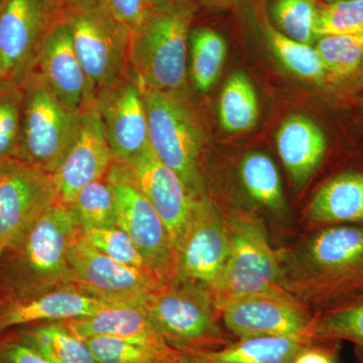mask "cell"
<instances>
[{
  "label": "cell",
  "instance_id": "6da1fadb",
  "mask_svg": "<svg viewBox=\"0 0 363 363\" xmlns=\"http://www.w3.org/2000/svg\"><path fill=\"white\" fill-rule=\"evenodd\" d=\"M286 289L321 312L363 298V226L325 227L284 267ZM302 304V303H301Z\"/></svg>",
  "mask_w": 363,
  "mask_h": 363
},
{
  "label": "cell",
  "instance_id": "1f68e13d",
  "mask_svg": "<svg viewBox=\"0 0 363 363\" xmlns=\"http://www.w3.org/2000/svg\"><path fill=\"white\" fill-rule=\"evenodd\" d=\"M315 49L327 72L336 76H348L362 64L363 33L318 38Z\"/></svg>",
  "mask_w": 363,
  "mask_h": 363
},
{
  "label": "cell",
  "instance_id": "7c38bea8",
  "mask_svg": "<svg viewBox=\"0 0 363 363\" xmlns=\"http://www.w3.org/2000/svg\"><path fill=\"white\" fill-rule=\"evenodd\" d=\"M54 201L51 175L18 159L0 162V247H18Z\"/></svg>",
  "mask_w": 363,
  "mask_h": 363
},
{
  "label": "cell",
  "instance_id": "f35d334b",
  "mask_svg": "<svg viewBox=\"0 0 363 363\" xmlns=\"http://www.w3.org/2000/svg\"><path fill=\"white\" fill-rule=\"evenodd\" d=\"M199 7L212 9V11H224V9H236L243 0H194Z\"/></svg>",
  "mask_w": 363,
  "mask_h": 363
},
{
  "label": "cell",
  "instance_id": "4dcf8cb0",
  "mask_svg": "<svg viewBox=\"0 0 363 363\" xmlns=\"http://www.w3.org/2000/svg\"><path fill=\"white\" fill-rule=\"evenodd\" d=\"M72 209L81 229L116 226V198L106 176L83 188Z\"/></svg>",
  "mask_w": 363,
  "mask_h": 363
},
{
  "label": "cell",
  "instance_id": "9c48e42d",
  "mask_svg": "<svg viewBox=\"0 0 363 363\" xmlns=\"http://www.w3.org/2000/svg\"><path fill=\"white\" fill-rule=\"evenodd\" d=\"M106 179L116 198V226L130 236L150 274L162 284L168 283L173 278L175 253L161 217L125 164L112 162Z\"/></svg>",
  "mask_w": 363,
  "mask_h": 363
},
{
  "label": "cell",
  "instance_id": "ac0fdd59",
  "mask_svg": "<svg viewBox=\"0 0 363 363\" xmlns=\"http://www.w3.org/2000/svg\"><path fill=\"white\" fill-rule=\"evenodd\" d=\"M72 283L112 298H145L164 284L147 272L121 264L88 242L80 233L68 255Z\"/></svg>",
  "mask_w": 363,
  "mask_h": 363
},
{
  "label": "cell",
  "instance_id": "ee69618b",
  "mask_svg": "<svg viewBox=\"0 0 363 363\" xmlns=\"http://www.w3.org/2000/svg\"><path fill=\"white\" fill-rule=\"evenodd\" d=\"M4 248L0 247V257H1L2 252H4ZM4 302H2L1 298H0V312H1L2 308H4Z\"/></svg>",
  "mask_w": 363,
  "mask_h": 363
},
{
  "label": "cell",
  "instance_id": "f1b7e54d",
  "mask_svg": "<svg viewBox=\"0 0 363 363\" xmlns=\"http://www.w3.org/2000/svg\"><path fill=\"white\" fill-rule=\"evenodd\" d=\"M97 363H164L182 351L169 345L135 342L113 337L86 339Z\"/></svg>",
  "mask_w": 363,
  "mask_h": 363
},
{
  "label": "cell",
  "instance_id": "60d3db41",
  "mask_svg": "<svg viewBox=\"0 0 363 363\" xmlns=\"http://www.w3.org/2000/svg\"><path fill=\"white\" fill-rule=\"evenodd\" d=\"M150 11H157L168 4L169 0H145Z\"/></svg>",
  "mask_w": 363,
  "mask_h": 363
},
{
  "label": "cell",
  "instance_id": "ab89813d",
  "mask_svg": "<svg viewBox=\"0 0 363 363\" xmlns=\"http://www.w3.org/2000/svg\"><path fill=\"white\" fill-rule=\"evenodd\" d=\"M164 363H204L200 357L199 353L197 351H192V352H184L182 351L178 357L169 360V362Z\"/></svg>",
  "mask_w": 363,
  "mask_h": 363
},
{
  "label": "cell",
  "instance_id": "b9f144b4",
  "mask_svg": "<svg viewBox=\"0 0 363 363\" xmlns=\"http://www.w3.org/2000/svg\"><path fill=\"white\" fill-rule=\"evenodd\" d=\"M6 80V76H4V66H2L1 58H0V82Z\"/></svg>",
  "mask_w": 363,
  "mask_h": 363
},
{
  "label": "cell",
  "instance_id": "d590c367",
  "mask_svg": "<svg viewBox=\"0 0 363 363\" xmlns=\"http://www.w3.org/2000/svg\"><path fill=\"white\" fill-rule=\"evenodd\" d=\"M0 363H52L16 333H0Z\"/></svg>",
  "mask_w": 363,
  "mask_h": 363
},
{
  "label": "cell",
  "instance_id": "d6986e66",
  "mask_svg": "<svg viewBox=\"0 0 363 363\" xmlns=\"http://www.w3.org/2000/svg\"><path fill=\"white\" fill-rule=\"evenodd\" d=\"M37 68L55 94L72 111L80 112L94 101L74 48L70 28L63 18L48 35Z\"/></svg>",
  "mask_w": 363,
  "mask_h": 363
},
{
  "label": "cell",
  "instance_id": "ba28073f",
  "mask_svg": "<svg viewBox=\"0 0 363 363\" xmlns=\"http://www.w3.org/2000/svg\"><path fill=\"white\" fill-rule=\"evenodd\" d=\"M143 306L162 337L184 352L220 350L231 343L219 326L209 291L171 279L149 294Z\"/></svg>",
  "mask_w": 363,
  "mask_h": 363
},
{
  "label": "cell",
  "instance_id": "e0dca14e",
  "mask_svg": "<svg viewBox=\"0 0 363 363\" xmlns=\"http://www.w3.org/2000/svg\"><path fill=\"white\" fill-rule=\"evenodd\" d=\"M222 321L238 338L307 336L313 317L298 301L248 296L217 307Z\"/></svg>",
  "mask_w": 363,
  "mask_h": 363
},
{
  "label": "cell",
  "instance_id": "f6af8a7d",
  "mask_svg": "<svg viewBox=\"0 0 363 363\" xmlns=\"http://www.w3.org/2000/svg\"><path fill=\"white\" fill-rule=\"evenodd\" d=\"M61 1H62V2H63V1H64V0H61Z\"/></svg>",
  "mask_w": 363,
  "mask_h": 363
},
{
  "label": "cell",
  "instance_id": "277c9868",
  "mask_svg": "<svg viewBox=\"0 0 363 363\" xmlns=\"http://www.w3.org/2000/svg\"><path fill=\"white\" fill-rule=\"evenodd\" d=\"M142 88L150 149L195 195L204 194L201 156L205 133L186 91Z\"/></svg>",
  "mask_w": 363,
  "mask_h": 363
},
{
  "label": "cell",
  "instance_id": "8992f818",
  "mask_svg": "<svg viewBox=\"0 0 363 363\" xmlns=\"http://www.w3.org/2000/svg\"><path fill=\"white\" fill-rule=\"evenodd\" d=\"M62 18L88 79L91 94L123 77L130 68L131 30L104 0H64Z\"/></svg>",
  "mask_w": 363,
  "mask_h": 363
},
{
  "label": "cell",
  "instance_id": "484cf974",
  "mask_svg": "<svg viewBox=\"0 0 363 363\" xmlns=\"http://www.w3.org/2000/svg\"><path fill=\"white\" fill-rule=\"evenodd\" d=\"M259 116V101L250 78L236 72L228 78L219 101V119L227 133H240L252 130Z\"/></svg>",
  "mask_w": 363,
  "mask_h": 363
},
{
  "label": "cell",
  "instance_id": "74e56055",
  "mask_svg": "<svg viewBox=\"0 0 363 363\" xmlns=\"http://www.w3.org/2000/svg\"><path fill=\"white\" fill-rule=\"evenodd\" d=\"M292 363H337L332 348L316 346L310 343L298 353Z\"/></svg>",
  "mask_w": 363,
  "mask_h": 363
},
{
  "label": "cell",
  "instance_id": "9a60e30c",
  "mask_svg": "<svg viewBox=\"0 0 363 363\" xmlns=\"http://www.w3.org/2000/svg\"><path fill=\"white\" fill-rule=\"evenodd\" d=\"M124 164L166 225L176 260L199 196L195 195L173 169L162 164L150 147Z\"/></svg>",
  "mask_w": 363,
  "mask_h": 363
},
{
  "label": "cell",
  "instance_id": "d4e9b609",
  "mask_svg": "<svg viewBox=\"0 0 363 363\" xmlns=\"http://www.w3.org/2000/svg\"><path fill=\"white\" fill-rule=\"evenodd\" d=\"M189 51L193 84L200 92H208L220 76L226 59V40L214 28L198 26L191 30Z\"/></svg>",
  "mask_w": 363,
  "mask_h": 363
},
{
  "label": "cell",
  "instance_id": "7402d4cb",
  "mask_svg": "<svg viewBox=\"0 0 363 363\" xmlns=\"http://www.w3.org/2000/svg\"><path fill=\"white\" fill-rule=\"evenodd\" d=\"M308 218L326 227L363 226V175L347 172L325 183L310 203Z\"/></svg>",
  "mask_w": 363,
  "mask_h": 363
},
{
  "label": "cell",
  "instance_id": "cb8c5ba5",
  "mask_svg": "<svg viewBox=\"0 0 363 363\" xmlns=\"http://www.w3.org/2000/svg\"><path fill=\"white\" fill-rule=\"evenodd\" d=\"M16 333L52 363H97L86 341L62 322L30 325Z\"/></svg>",
  "mask_w": 363,
  "mask_h": 363
},
{
  "label": "cell",
  "instance_id": "52a82bcc",
  "mask_svg": "<svg viewBox=\"0 0 363 363\" xmlns=\"http://www.w3.org/2000/svg\"><path fill=\"white\" fill-rule=\"evenodd\" d=\"M231 250L220 279L212 289L215 306L248 296L298 301L286 289L283 264L259 219L238 216L228 222Z\"/></svg>",
  "mask_w": 363,
  "mask_h": 363
},
{
  "label": "cell",
  "instance_id": "4316f807",
  "mask_svg": "<svg viewBox=\"0 0 363 363\" xmlns=\"http://www.w3.org/2000/svg\"><path fill=\"white\" fill-rule=\"evenodd\" d=\"M306 335L312 341H350L363 350V298L313 317Z\"/></svg>",
  "mask_w": 363,
  "mask_h": 363
},
{
  "label": "cell",
  "instance_id": "8d00e7d4",
  "mask_svg": "<svg viewBox=\"0 0 363 363\" xmlns=\"http://www.w3.org/2000/svg\"><path fill=\"white\" fill-rule=\"evenodd\" d=\"M117 20L131 30L136 28L149 13L145 0H104Z\"/></svg>",
  "mask_w": 363,
  "mask_h": 363
},
{
  "label": "cell",
  "instance_id": "3957f363",
  "mask_svg": "<svg viewBox=\"0 0 363 363\" xmlns=\"http://www.w3.org/2000/svg\"><path fill=\"white\" fill-rule=\"evenodd\" d=\"M198 11L194 0H169L131 30L130 68L142 85L186 91L189 37Z\"/></svg>",
  "mask_w": 363,
  "mask_h": 363
},
{
  "label": "cell",
  "instance_id": "83f0119b",
  "mask_svg": "<svg viewBox=\"0 0 363 363\" xmlns=\"http://www.w3.org/2000/svg\"><path fill=\"white\" fill-rule=\"evenodd\" d=\"M240 177L253 199L272 213H283L285 199L281 179L271 157L262 152L248 154L241 162Z\"/></svg>",
  "mask_w": 363,
  "mask_h": 363
},
{
  "label": "cell",
  "instance_id": "7a4b0ae2",
  "mask_svg": "<svg viewBox=\"0 0 363 363\" xmlns=\"http://www.w3.org/2000/svg\"><path fill=\"white\" fill-rule=\"evenodd\" d=\"M81 233L72 207L55 200L26 238L0 257V298L7 303L30 297L56 285L72 284L69 250Z\"/></svg>",
  "mask_w": 363,
  "mask_h": 363
},
{
  "label": "cell",
  "instance_id": "4fadbf2b",
  "mask_svg": "<svg viewBox=\"0 0 363 363\" xmlns=\"http://www.w3.org/2000/svg\"><path fill=\"white\" fill-rule=\"evenodd\" d=\"M95 105L113 162L128 164L150 147L142 84L130 68L123 77L97 93Z\"/></svg>",
  "mask_w": 363,
  "mask_h": 363
},
{
  "label": "cell",
  "instance_id": "5b68a950",
  "mask_svg": "<svg viewBox=\"0 0 363 363\" xmlns=\"http://www.w3.org/2000/svg\"><path fill=\"white\" fill-rule=\"evenodd\" d=\"M23 98L16 159L52 175L77 140L81 112L67 107L35 68L21 81Z\"/></svg>",
  "mask_w": 363,
  "mask_h": 363
},
{
  "label": "cell",
  "instance_id": "5bb4252c",
  "mask_svg": "<svg viewBox=\"0 0 363 363\" xmlns=\"http://www.w3.org/2000/svg\"><path fill=\"white\" fill-rule=\"evenodd\" d=\"M143 300L106 297L73 283L52 286L4 305L0 312V333L18 327L87 318L112 306Z\"/></svg>",
  "mask_w": 363,
  "mask_h": 363
},
{
  "label": "cell",
  "instance_id": "e575fe53",
  "mask_svg": "<svg viewBox=\"0 0 363 363\" xmlns=\"http://www.w3.org/2000/svg\"><path fill=\"white\" fill-rule=\"evenodd\" d=\"M316 37L363 33V1L320 2Z\"/></svg>",
  "mask_w": 363,
  "mask_h": 363
},
{
  "label": "cell",
  "instance_id": "ffe728a7",
  "mask_svg": "<svg viewBox=\"0 0 363 363\" xmlns=\"http://www.w3.org/2000/svg\"><path fill=\"white\" fill-rule=\"evenodd\" d=\"M143 301L112 306L92 316L68 320L62 323L83 340L92 337H113L169 345L150 319Z\"/></svg>",
  "mask_w": 363,
  "mask_h": 363
},
{
  "label": "cell",
  "instance_id": "f546056e",
  "mask_svg": "<svg viewBox=\"0 0 363 363\" xmlns=\"http://www.w3.org/2000/svg\"><path fill=\"white\" fill-rule=\"evenodd\" d=\"M319 0H271L269 20L279 32L302 44L317 40L316 21Z\"/></svg>",
  "mask_w": 363,
  "mask_h": 363
},
{
  "label": "cell",
  "instance_id": "2e32d148",
  "mask_svg": "<svg viewBox=\"0 0 363 363\" xmlns=\"http://www.w3.org/2000/svg\"><path fill=\"white\" fill-rule=\"evenodd\" d=\"M80 131L69 154L51 175L55 200L72 207L78 193L104 178L113 157L94 101L83 107Z\"/></svg>",
  "mask_w": 363,
  "mask_h": 363
},
{
  "label": "cell",
  "instance_id": "30bf717a",
  "mask_svg": "<svg viewBox=\"0 0 363 363\" xmlns=\"http://www.w3.org/2000/svg\"><path fill=\"white\" fill-rule=\"evenodd\" d=\"M62 11L61 0H0V58L6 80L21 82L37 68Z\"/></svg>",
  "mask_w": 363,
  "mask_h": 363
},
{
  "label": "cell",
  "instance_id": "836d02e7",
  "mask_svg": "<svg viewBox=\"0 0 363 363\" xmlns=\"http://www.w3.org/2000/svg\"><path fill=\"white\" fill-rule=\"evenodd\" d=\"M81 233L93 247L104 253L107 257L121 264L150 274L138 247L130 236L119 227L81 229Z\"/></svg>",
  "mask_w": 363,
  "mask_h": 363
},
{
  "label": "cell",
  "instance_id": "7bdbcfd3",
  "mask_svg": "<svg viewBox=\"0 0 363 363\" xmlns=\"http://www.w3.org/2000/svg\"><path fill=\"white\" fill-rule=\"evenodd\" d=\"M320 2H324V4H330L334 1H363V0H319Z\"/></svg>",
  "mask_w": 363,
  "mask_h": 363
},
{
  "label": "cell",
  "instance_id": "8fae6325",
  "mask_svg": "<svg viewBox=\"0 0 363 363\" xmlns=\"http://www.w3.org/2000/svg\"><path fill=\"white\" fill-rule=\"evenodd\" d=\"M230 250L228 223L204 193L196 201L192 220L177 252L172 279L211 292L225 269Z\"/></svg>",
  "mask_w": 363,
  "mask_h": 363
},
{
  "label": "cell",
  "instance_id": "603a6c76",
  "mask_svg": "<svg viewBox=\"0 0 363 363\" xmlns=\"http://www.w3.org/2000/svg\"><path fill=\"white\" fill-rule=\"evenodd\" d=\"M311 342L307 336L242 338L220 350L197 352L204 363H292Z\"/></svg>",
  "mask_w": 363,
  "mask_h": 363
},
{
  "label": "cell",
  "instance_id": "44dd1931",
  "mask_svg": "<svg viewBox=\"0 0 363 363\" xmlns=\"http://www.w3.org/2000/svg\"><path fill=\"white\" fill-rule=\"evenodd\" d=\"M277 147L294 185L302 187L311 178L326 150L324 133L304 116L288 117L279 126Z\"/></svg>",
  "mask_w": 363,
  "mask_h": 363
},
{
  "label": "cell",
  "instance_id": "d6a6232c",
  "mask_svg": "<svg viewBox=\"0 0 363 363\" xmlns=\"http://www.w3.org/2000/svg\"><path fill=\"white\" fill-rule=\"evenodd\" d=\"M23 98L21 82H0V162L16 157Z\"/></svg>",
  "mask_w": 363,
  "mask_h": 363
}]
</instances>
